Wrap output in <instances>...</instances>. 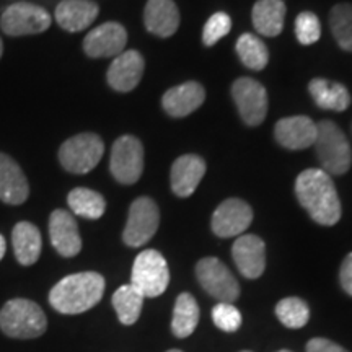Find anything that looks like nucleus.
<instances>
[{
  "label": "nucleus",
  "instance_id": "obj_10",
  "mask_svg": "<svg viewBox=\"0 0 352 352\" xmlns=\"http://www.w3.org/2000/svg\"><path fill=\"white\" fill-rule=\"evenodd\" d=\"M196 277L202 289L220 302L232 303L240 297V285L235 276L217 258H202L196 264Z\"/></svg>",
  "mask_w": 352,
  "mask_h": 352
},
{
  "label": "nucleus",
  "instance_id": "obj_27",
  "mask_svg": "<svg viewBox=\"0 0 352 352\" xmlns=\"http://www.w3.org/2000/svg\"><path fill=\"white\" fill-rule=\"evenodd\" d=\"M67 204L78 217L96 220L107 210V201L100 192L88 188H76L69 192Z\"/></svg>",
  "mask_w": 352,
  "mask_h": 352
},
{
  "label": "nucleus",
  "instance_id": "obj_39",
  "mask_svg": "<svg viewBox=\"0 0 352 352\" xmlns=\"http://www.w3.org/2000/svg\"><path fill=\"white\" fill-rule=\"evenodd\" d=\"M166 352H183V351H179V349H171V351H166Z\"/></svg>",
  "mask_w": 352,
  "mask_h": 352
},
{
  "label": "nucleus",
  "instance_id": "obj_25",
  "mask_svg": "<svg viewBox=\"0 0 352 352\" xmlns=\"http://www.w3.org/2000/svg\"><path fill=\"white\" fill-rule=\"evenodd\" d=\"M311 98L321 109L329 111H344L351 104V95L341 83L327 80V78H314L308 85Z\"/></svg>",
  "mask_w": 352,
  "mask_h": 352
},
{
  "label": "nucleus",
  "instance_id": "obj_29",
  "mask_svg": "<svg viewBox=\"0 0 352 352\" xmlns=\"http://www.w3.org/2000/svg\"><path fill=\"white\" fill-rule=\"evenodd\" d=\"M236 54L246 67L252 70H263L270 60L267 46L254 34L245 33L236 41Z\"/></svg>",
  "mask_w": 352,
  "mask_h": 352
},
{
  "label": "nucleus",
  "instance_id": "obj_15",
  "mask_svg": "<svg viewBox=\"0 0 352 352\" xmlns=\"http://www.w3.org/2000/svg\"><path fill=\"white\" fill-rule=\"evenodd\" d=\"M51 245L60 256L74 258L80 253L82 239L77 220L64 209H56L50 217Z\"/></svg>",
  "mask_w": 352,
  "mask_h": 352
},
{
  "label": "nucleus",
  "instance_id": "obj_19",
  "mask_svg": "<svg viewBox=\"0 0 352 352\" xmlns=\"http://www.w3.org/2000/svg\"><path fill=\"white\" fill-rule=\"evenodd\" d=\"M206 175V162L195 153L176 158L171 165L170 183L171 191L178 197H189L199 186L202 176Z\"/></svg>",
  "mask_w": 352,
  "mask_h": 352
},
{
  "label": "nucleus",
  "instance_id": "obj_41",
  "mask_svg": "<svg viewBox=\"0 0 352 352\" xmlns=\"http://www.w3.org/2000/svg\"><path fill=\"white\" fill-rule=\"evenodd\" d=\"M243 352H250V351H243Z\"/></svg>",
  "mask_w": 352,
  "mask_h": 352
},
{
  "label": "nucleus",
  "instance_id": "obj_20",
  "mask_svg": "<svg viewBox=\"0 0 352 352\" xmlns=\"http://www.w3.org/2000/svg\"><path fill=\"white\" fill-rule=\"evenodd\" d=\"M206 91L201 83L186 82L182 85L170 88L162 98V107L170 116L184 118L195 113L204 103Z\"/></svg>",
  "mask_w": 352,
  "mask_h": 352
},
{
  "label": "nucleus",
  "instance_id": "obj_26",
  "mask_svg": "<svg viewBox=\"0 0 352 352\" xmlns=\"http://www.w3.org/2000/svg\"><path fill=\"white\" fill-rule=\"evenodd\" d=\"M199 305L191 294H179L176 298L173 320H171V331L176 338H188L195 333L199 323Z\"/></svg>",
  "mask_w": 352,
  "mask_h": 352
},
{
  "label": "nucleus",
  "instance_id": "obj_4",
  "mask_svg": "<svg viewBox=\"0 0 352 352\" xmlns=\"http://www.w3.org/2000/svg\"><path fill=\"white\" fill-rule=\"evenodd\" d=\"M316 134L315 148L323 171L328 175H344L351 168L352 152L344 132L331 121H321Z\"/></svg>",
  "mask_w": 352,
  "mask_h": 352
},
{
  "label": "nucleus",
  "instance_id": "obj_40",
  "mask_svg": "<svg viewBox=\"0 0 352 352\" xmlns=\"http://www.w3.org/2000/svg\"><path fill=\"white\" fill-rule=\"evenodd\" d=\"M279 352H290V351H279Z\"/></svg>",
  "mask_w": 352,
  "mask_h": 352
},
{
  "label": "nucleus",
  "instance_id": "obj_8",
  "mask_svg": "<svg viewBox=\"0 0 352 352\" xmlns=\"http://www.w3.org/2000/svg\"><path fill=\"white\" fill-rule=\"evenodd\" d=\"M109 170L113 178L121 184L139 182L144 171V145L134 135H122L116 139L111 148Z\"/></svg>",
  "mask_w": 352,
  "mask_h": 352
},
{
  "label": "nucleus",
  "instance_id": "obj_28",
  "mask_svg": "<svg viewBox=\"0 0 352 352\" xmlns=\"http://www.w3.org/2000/svg\"><path fill=\"white\" fill-rule=\"evenodd\" d=\"M144 298L145 297L142 294L131 284L121 285V287L113 294V307L114 310H116L118 318H120L122 324L129 327V324H134L135 321L139 320L140 311H142Z\"/></svg>",
  "mask_w": 352,
  "mask_h": 352
},
{
  "label": "nucleus",
  "instance_id": "obj_33",
  "mask_svg": "<svg viewBox=\"0 0 352 352\" xmlns=\"http://www.w3.org/2000/svg\"><path fill=\"white\" fill-rule=\"evenodd\" d=\"M296 34L300 44L310 46L321 36V25L314 12H302L296 20Z\"/></svg>",
  "mask_w": 352,
  "mask_h": 352
},
{
  "label": "nucleus",
  "instance_id": "obj_37",
  "mask_svg": "<svg viewBox=\"0 0 352 352\" xmlns=\"http://www.w3.org/2000/svg\"><path fill=\"white\" fill-rule=\"evenodd\" d=\"M6 252H7V243H6V239H3V236L0 235V261H2L3 256H6Z\"/></svg>",
  "mask_w": 352,
  "mask_h": 352
},
{
  "label": "nucleus",
  "instance_id": "obj_22",
  "mask_svg": "<svg viewBox=\"0 0 352 352\" xmlns=\"http://www.w3.org/2000/svg\"><path fill=\"white\" fill-rule=\"evenodd\" d=\"M100 8L91 0H63L56 7L57 25L69 33L82 32L94 23Z\"/></svg>",
  "mask_w": 352,
  "mask_h": 352
},
{
  "label": "nucleus",
  "instance_id": "obj_21",
  "mask_svg": "<svg viewBox=\"0 0 352 352\" xmlns=\"http://www.w3.org/2000/svg\"><path fill=\"white\" fill-rule=\"evenodd\" d=\"M144 25L155 36H171L179 26L178 7L173 0H148L144 8Z\"/></svg>",
  "mask_w": 352,
  "mask_h": 352
},
{
  "label": "nucleus",
  "instance_id": "obj_18",
  "mask_svg": "<svg viewBox=\"0 0 352 352\" xmlns=\"http://www.w3.org/2000/svg\"><path fill=\"white\" fill-rule=\"evenodd\" d=\"M30 197V184L21 166L7 153L0 152V201L20 206Z\"/></svg>",
  "mask_w": 352,
  "mask_h": 352
},
{
  "label": "nucleus",
  "instance_id": "obj_1",
  "mask_svg": "<svg viewBox=\"0 0 352 352\" xmlns=\"http://www.w3.org/2000/svg\"><path fill=\"white\" fill-rule=\"evenodd\" d=\"M296 195L303 209L320 226L331 227L341 219V201L327 171L308 168L297 176Z\"/></svg>",
  "mask_w": 352,
  "mask_h": 352
},
{
  "label": "nucleus",
  "instance_id": "obj_12",
  "mask_svg": "<svg viewBox=\"0 0 352 352\" xmlns=\"http://www.w3.org/2000/svg\"><path fill=\"white\" fill-rule=\"evenodd\" d=\"M127 43V32L121 23L107 21L96 26L83 39V51L91 59L101 57H116L124 52Z\"/></svg>",
  "mask_w": 352,
  "mask_h": 352
},
{
  "label": "nucleus",
  "instance_id": "obj_35",
  "mask_svg": "<svg viewBox=\"0 0 352 352\" xmlns=\"http://www.w3.org/2000/svg\"><path fill=\"white\" fill-rule=\"evenodd\" d=\"M307 352H349L344 347H341L336 342L324 340V338H314L311 341H308Z\"/></svg>",
  "mask_w": 352,
  "mask_h": 352
},
{
  "label": "nucleus",
  "instance_id": "obj_3",
  "mask_svg": "<svg viewBox=\"0 0 352 352\" xmlns=\"http://www.w3.org/2000/svg\"><path fill=\"white\" fill-rule=\"evenodd\" d=\"M47 320L41 307L28 298H13L0 310V329L8 338L33 340L44 334Z\"/></svg>",
  "mask_w": 352,
  "mask_h": 352
},
{
  "label": "nucleus",
  "instance_id": "obj_36",
  "mask_svg": "<svg viewBox=\"0 0 352 352\" xmlns=\"http://www.w3.org/2000/svg\"><path fill=\"white\" fill-rule=\"evenodd\" d=\"M340 279H341L342 289H344L346 292L352 297V253L347 254L344 261L341 264Z\"/></svg>",
  "mask_w": 352,
  "mask_h": 352
},
{
  "label": "nucleus",
  "instance_id": "obj_16",
  "mask_svg": "<svg viewBox=\"0 0 352 352\" xmlns=\"http://www.w3.org/2000/svg\"><path fill=\"white\" fill-rule=\"evenodd\" d=\"M236 267L246 279H258L266 267V245L256 235H240L232 248Z\"/></svg>",
  "mask_w": 352,
  "mask_h": 352
},
{
  "label": "nucleus",
  "instance_id": "obj_38",
  "mask_svg": "<svg viewBox=\"0 0 352 352\" xmlns=\"http://www.w3.org/2000/svg\"><path fill=\"white\" fill-rule=\"evenodd\" d=\"M2 54H3V41L2 38H0V57H2Z\"/></svg>",
  "mask_w": 352,
  "mask_h": 352
},
{
  "label": "nucleus",
  "instance_id": "obj_2",
  "mask_svg": "<svg viewBox=\"0 0 352 352\" xmlns=\"http://www.w3.org/2000/svg\"><path fill=\"white\" fill-rule=\"evenodd\" d=\"M104 294V277L87 271L65 276L50 292V303L64 315H78L88 311L101 300Z\"/></svg>",
  "mask_w": 352,
  "mask_h": 352
},
{
  "label": "nucleus",
  "instance_id": "obj_7",
  "mask_svg": "<svg viewBox=\"0 0 352 352\" xmlns=\"http://www.w3.org/2000/svg\"><path fill=\"white\" fill-rule=\"evenodd\" d=\"M52 23L46 8L28 2H19L7 7L0 16V30L8 36H26L46 32Z\"/></svg>",
  "mask_w": 352,
  "mask_h": 352
},
{
  "label": "nucleus",
  "instance_id": "obj_5",
  "mask_svg": "<svg viewBox=\"0 0 352 352\" xmlns=\"http://www.w3.org/2000/svg\"><path fill=\"white\" fill-rule=\"evenodd\" d=\"M170 284V270L164 254L157 250H144L132 264L131 285L145 298L162 296Z\"/></svg>",
  "mask_w": 352,
  "mask_h": 352
},
{
  "label": "nucleus",
  "instance_id": "obj_32",
  "mask_svg": "<svg viewBox=\"0 0 352 352\" xmlns=\"http://www.w3.org/2000/svg\"><path fill=\"white\" fill-rule=\"evenodd\" d=\"M212 321L219 329L226 333H235L241 327V314L233 303L219 302L212 308Z\"/></svg>",
  "mask_w": 352,
  "mask_h": 352
},
{
  "label": "nucleus",
  "instance_id": "obj_17",
  "mask_svg": "<svg viewBox=\"0 0 352 352\" xmlns=\"http://www.w3.org/2000/svg\"><path fill=\"white\" fill-rule=\"evenodd\" d=\"M318 127L307 116H290L277 121L274 138L289 151H302L315 144Z\"/></svg>",
  "mask_w": 352,
  "mask_h": 352
},
{
  "label": "nucleus",
  "instance_id": "obj_30",
  "mask_svg": "<svg viewBox=\"0 0 352 352\" xmlns=\"http://www.w3.org/2000/svg\"><path fill=\"white\" fill-rule=\"evenodd\" d=\"M329 26L333 36L344 51H352V6L338 3L329 13Z\"/></svg>",
  "mask_w": 352,
  "mask_h": 352
},
{
  "label": "nucleus",
  "instance_id": "obj_23",
  "mask_svg": "<svg viewBox=\"0 0 352 352\" xmlns=\"http://www.w3.org/2000/svg\"><path fill=\"white\" fill-rule=\"evenodd\" d=\"M12 243L16 261L21 266H32L39 259L43 248L41 233L32 222H19L12 230Z\"/></svg>",
  "mask_w": 352,
  "mask_h": 352
},
{
  "label": "nucleus",
  "instance_id": "obj_9",
  "mask_svg": "<svg viewBox=\"0 0 352 352\" xmlns=\"http://www.w3.org/2000/svg\"><path fill=\"white\" fill-rule=\"evenodd\" d=\"M160 226V212L151 197H138L129 208V215L122 232V240L131 248H138L151 241Z\"/></svg>",
  "mask_w": 352,
  "mask_h": 352
},
{
  "label": "nucleus",
  "instance_id": "obj_6",
  "mask_svg": "<svg viewBox=\"0 0 352 352\" xmlns=\"http://www.w3.org/2000/svg\"><path fill=\"white\" fill-rule=\"evenodd\" d=\"M104 153V144L100 135L83 132L65 140L59 148L63 168L74 175H85L100 164Z\"/></svg>",
  "mask_w": 352,
  "mask_h": 352
},
{
  "label": "nucleus",
  "instance_id": "obj_11",
  "mask_svg": "<svg viewBox=\"0 0 352 352\" xmlns=\"http://www.w3.org/2000/svg\"><path fill=\"white\" fill-rule=\"evenodd\" d=\"M232 96L239 113L248 126H259L267 113V94L261 83L250 77L233 82Z\"/></svg>",
  "mask_w": 352,
  "mask_h": 352
},
{
  "label": "nucleus",
  "instance_id": "obj_34",
  "mask_svg": "<svg viewBox=\"0 0 352 352\" xmlns=\"http://www.w3.org/2000/svg\"><path fill=\"white\" fill-rule=\"evenodd\" d=\"M232 30V20L227 13L217 12L208 20L202 30V43L206 46H214L215 43L220 41L223 36H227Z\"/></svg>",
  "mask_w": 352,
  "mask_h": 352
},
{
  "label": "nucleus",
  "instance_id": "obj_31",
  "mask_svg": "<svg viewBox=\"0 0 352 352\" xmlns=\"http://www.w3.org/2000/svg\"><path fill=\"white\" fill-rule=\"evenodd\" d=\"M276 315L284 327L298 329L303 328L310 320V310L308 305L298 297L283 298L276 305Z\"/></svg>",
  "mask_w": 352,
  "mask_h": 352
},
{
  "label": "nucleus",
  "instance_id": "obj_13",
  "mask_svg": "<svg viewBox=\"0 0 352 352\" xmlns=\"http://www.w3.org/2000/svg\"><path fill=\"white\" fill-rule=\"evenodd\" d=\"M253 222V210L241 199H227L215 209L212 215V232L220 239L240 236Z\"/></svg>",
  "mask_w": 352,
  "mask_h": 352
},
{
  "label": "nucleus",
  "instance_id": "obj_24",
  "mask_svg": "<svg viewBox=\"0 0 352 352\" xmlns=\"http://www.w3.org/2000/svg\"><path fill=\"white\" fill-rule=\"evenodd\" d=\"M285 12L287 8L283 0H258L252 13L256 32L270 38L283 33Z\"/></svg>",
  "mask_w": 352,
  "mask_h": 352
},
{
  "label": "nucleus",
  "instance_id": "obj_14",
  "mask_svg": "<svg viewBox=\"0 0 352 352\" xmlns=\"http://www.w3.org/2000/svg\"><path fill=\"white\" fill-rule=\"evenodd\" d=\"M144 70L145 60L142 54L135 50H129L114 57L108 69L107 80L113 90L126 94L139 85V82L142 80Z\"/></svg>",
  "mask_w": 352,
  "mask_h": 352
}]
</instances>
